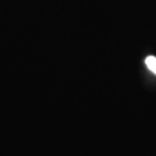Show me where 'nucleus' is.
Here are the masks:
<instances>
[{
    "instance_id": "f257e3e1",
    "label": "nucleus",
    "mask_w": 156,
    "mask_h": 156,
    "mask_svg": "<svg viewBox=\"0 0 156 156\" xmlns=\"http://www.w3.org/2000/svg\"><path fill=\"white\" fill-rule=\"evenodd\" d=\"M146 65L152 72L156 75V57L154 56H149L146 58Z\"/></svg>"
}]
</instances>
